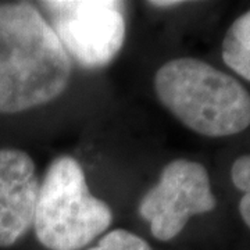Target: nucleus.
<instances>
[{"label":"nucleus","mask_w":250,"mask_h":250,"mask_svg":"<svg viewBox=\"0 0 250 250\" xmlns=\"http://www.w3.org/2000/svg\"><path fill=\"white\" fill-rule=\"evenodd\" d=\"M224 62L250 82V10L228 28L223 41Z\"/></svg>","instance_id":"nucleus-7"},{"label":"nucleus","mask_w":250,"mask_h":250,"mask_svg":"<svg viewBox=\"0 0 250 250\" xmlns=\"http://www.w3.org/2000/svg\"><path fill=\"white\" fill-rule=\"evenodd\" d=\"M160 103L193 132L232 136L250 126V93L227 72L193 57L174 59L154 75Z\"/></svg>","instance_id":"nucleus-2"},{"label":"nucleus","mask_w":250,"mask_h":250,"mask_svg":"<svg viewBox=\"0 0 250 250\" xmlns=\"http://www.w3.org/2000/svg\"><path fill=\"white\" fill-rule=\"evenodd\" d=\"M113 221L106 202L90 193L80 161L54 159L39 188L34 228L49 250H81L104 232Z\"/></svg>","instance_id":"nucleus-3"},{"label":"nucleus","mask_w":250,"mask_h":250,"mask_svg":"<svg viewBox=\"0 0 250 250\" xmlns=\"http://www.w3.org/2000/svg\"><path fill=\"white\" fill-rule=\"evenodd\" d=\"M72 62L50 24L28 1L0 3V113L16 114L57 99Z\"/></svg>","instance_id":"nucleus-1"},{"label":"nucleus","mask_w":250,"mask_h":250,"mask_svg":"<svg viewBox=\"0 0 250 250\" xmlns=\"http://www.w3.org/2000/svg\"><path fill=\"white\" fill-rule=\"evenodd\" d=\"M184 1H179V0H175V1H149L150 6H154V7H159V9H171V7H175V6H179L182 4Z\"/></svg>","instance_id":"nucleus-10"},{"label":"nucleus","mask_w":250,"mask_h":250,"mask_svg":"<svg viewBox=\"0 0 250 250\" xmlns=\"http://www.w3.org/2000/svg\"><path fill=\"white\" fill-rule=\"evenodd\" d=\"M215 207L205 166L177 159L163 168L159 182L139 202L138 211L150 223L153 236L167 242L182 232L192 215L213 211Z\"/></svg>","instance_id":"nucleus-5"},{"label":"nucleus","mask_w":250,"mask_h":250,"mask_svg":"<svg viewBox=\"0 0 250 250\" xmlns=\"http://www.w3.org/2000/svg\"><path fill=\"white\" fill-rule=\"evenodd\" d=\"M39 188L28 153L0 149V248L14 245L34 225Z\"/></svg>","instance_id":"nucleus-6"},{"label":"nucleus","mask_w":250,"mask_h":250,"mask_svg":"<svg viewBox=\"0 0 250 250\" xmlns=\"http://www.w3.org/2000/svg\"><path fill=\"white\" fill-rule=\"evenodd\" d=\"M41 4L49 11L65 52L85 68H102L121 52L126 34L123 1L56 0Z\"/></svg>","instance_id":"nucleus-4"},{"label":"nucleus","mask_w":250,"mask_h":250,"mask_svg":"<svg viewBox=\"0 0 250 250\" xmlns=\"http://www.w3.org/2000/svg\"><path fill=\"white\" fill-rule=\"evenodd\" d=\"M86 250H152V248L143 238L126 229H113L96 246Z\"/></svg>","instance_id":"nucleus-9"},{"label":"nucleus","mask_w":250,"mask_h":250,"mask_svg":"<svg viewBox=\"0 0 250 250\" xmlns=\"http://www.w3.org/2000/svg\"><path fill=\"white\" fill-rule=\"evenodd\" d=\"M231 178L233 185L245 192L239 202V213L245 224L250 228V154L241 156L233 161Z\"/></svg>","instance_id":"nucleus-8"}]
</instances>
